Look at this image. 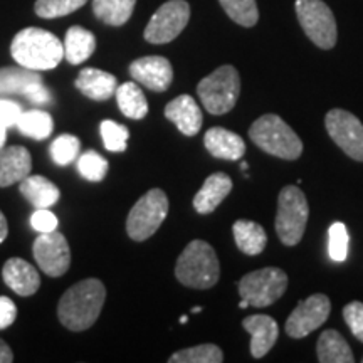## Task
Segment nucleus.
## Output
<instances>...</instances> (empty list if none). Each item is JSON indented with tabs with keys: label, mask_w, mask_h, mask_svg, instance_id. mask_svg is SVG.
<instances>
[{
	"label": "nucleus",
	"mask_w": 363,
	"mask_h": 363,
	"mask_svg": "<svg viewBox=\"0 0 363 363\" xmlns=\"http://www.w3.org/2000/svg\"><path fill=\"white\" fill-rule=\"evenodd\" d=\"M106 299V288L99 279L89 278L71 286L57 306L59 321L71 331H84L96 323Z\"/></svg>",
	"instance_id": "1"
},
{
	"label": "nucleus",
	"mask_w": 363,
	"mask_h": 363,
	"mask_svg": "<svg viewBox=\"0 0 363 363\" xmlns=\"http://www.w3.org/2000/svg\"><path fill=\"white\" fill-rule=\"evenodd\" d=\"M13 61L33 71H49L65 59V45L56 35L39 27H27L11 44Z\"/></svg>",
	"instance_id": "2"
},
{
	"label": "nucleus",
	"mask_w": 363,
	"mask_h": 363,
	"mask_svg": "<svg viewBox=\"0 0 363 363\" xmlns=\"http://www.w3.org/2000/svg\"><path fill=\"white\" fill-rule=\"evenodd\" d=\"M175 276L187 288L211 289L216 286L220 276V266L211 244L201 239L192 240L177 261Z\"/></svg>",
	"instance_id": "3"
},
{
	"label": "nucleus",
	"mask_w": 363,
	"mask_h": 363,
	"mask_svg": "<svg viewBox=\"0 0 363 363\" xmlns=\"http://www.w3.org/2000/svg\"><path fill=\"white\" fill-rule=\"evenodd\" d=\"M249 138L262 152L283 160H296L303 153V142L294 130L278 115H262L249 128Z\"/></svg>",
	"instance_id": "4"
},
{
	"label": "nucleus",
	"mask_w": 363,
	"mask_h": 363,
	"mask_svg": "<svg viewBox=\"0 0 363 363\" xmlns=\"http://www.w3.org/2000/svg\"><path fill=\"white\" fill-rule=\"evenodd\" d=\"M197 94L203 108L211 115L220 116L229 113L240 94V78L234 66H220L203 78L197 86Z\"/></svg>",
	"instance_id": "5"
},
{
	"label": "nucleus",
	"mask_w": 363,
	"mask_h": 363,
	"mask_svg": "<svg viewBox=\"0 0 363 363\" xmlns=\"http://www.w3.org/2000/svg\"><path fill=\"white\" fill-rule=\"evenodd\" d=\"M310 207L305 194L296 185H288L279 192L278 214H276V234L284 246L299 244L306 230Z\"/></svg>",
	"instance_id": "6"
},
{
	"label": "nucleus",
	"mask_w": 363,
	"mask_h": 363,
	"mask_svg": "<svg viewBox=\"0 0 363 363\" xmlns=\"http://www.w3.org/2000/svg\"><path fill=\"white\" fill-rule=\"evenodd\" d=\"M169 214V199L163 190L152 189L138 199L126 219V233L133 240H147L160 229Z\"/></svg>",
	"instance_id": "7"
},
{
	"label": "nucleus",
	"mask_w": 363,
	"mask_h": 363,
	"mask_svg": "<svg viewBox=\"0 0 363 363\" xmlns=\"http://www.w3.org/2000/svg\"><path fill=\"white\" fill-rule=\"evenodd\" d=\"M288 288V276L279 267H262L247 272L239 281V294L249 306L266 308L274 305Z\"/></svg>",
	"instance_id": "8"
},
{
	"label": "nucleus",
	"mask_w": 363,
	"mask_h": 363,
	"mask_svg": "<svg viewBox=\"0 0 363 363\" xmlns=\"http://www.w3.org/2000/svg\"><path fill=\"white\" fill-rule=\"evenodd\" d=\"M294 9L299 24L313 44L321 49L335 48L338 39L337 21L323 0H296Z\"/></svg>",
	"instance_id": "9"
},
{
	"label": "nucleus",
	"mask_w": 363,
	"mask_h": 363,
	"mask_svg": "<svg viewBox=\"0 0 363 363\" xmlns=\"http://www.w3.org/2000/svg\"><path fill=\"white\" fill-rule=\"evenodd\" d=\"M190 19V6L185 0H169L150 19L145 39L150 44H169L179 38Z\"/></svg>",
	"instance_id": "10"
},
{
	"label": "nucleus",
	"mask_w": 363,
	"mask_h": 363,
	"mask_svg": "<svg viewBox=\"0 0 363 363\" xmlns=\"http://www.w3.org/2000/svg\"><path fill=\"white\" fill-rule=\"evenodd\" d=\"M325 126L335 143L357 162H363V125L355 115L345 110H331Z\"/></svg>",
	"instance_id": "11"
},
{
	"label": "nucleus",
	"mask_w": 363,
	"mask_h": 363,
	"mask_svg": "<svg viewBox=\"0 0 363 363\" xmlns=\"http://www.w3.org/2000/svg\"><path fill=\"white\" fill-rule=\"evenodd\" d=\"M331 311L330 298L326 294L316 293L313 296L306 298L296 306L291 315H289L288 321H286V333L291 338H305L313 331L323 326V323L328 320Z\"/></svg>",
	"instance_id": "12"
},
{
	"label": "nucleus",
	"mask_w": 363,
	"mask_h": 363,
	"mask_svg": "<svg viewBox=\"0 0 363 363\" xmlns=\"http://www.w3.org/2000/svg\"><path fill=\"white\" fill-rule=\"evenodd\" d=\"M34 257L43 272L52 278L66 274L71 266L69 244L57 230L40 234L34 242Z\"/></svg>",
	"instance_id": "13"
},
{
	"label": "nucleus",
	"mask_w": 363,
	"mask_h": 363,
	"mask_svg": "<svg viewBox=\"0 0 363 363\" xmlns=\"http://www.w3.org/2000/svg\"><path fill=\"white\" fill-rule=\"evenodd\" d=\"M130 74L136 83L152 91H167L174 81V67L162 56H145L130 65Z\"/></svg>",
	"instance_id": "14"
},
{
	"label": "nucleus",
	"mask_w": 363,
	"mask_h": 363,
	"mask_svg": "<svg viewBox=\"0 0 363 363\" xmlns=\"http://www.w3.org/2000/svg\"><path fill=\"white\" fill-rule=\"evenodd\" d=\"M244 330L251 335V353L254 358H262L278 342L279 326L269 315H252L242 320Z\"/></svg>",
	"instance_id": "15"
},
{
	"label": "nucleus",
	"mask_w": 363,
	"mask_h": 363,
	"mask_svg": "<svg viewBox=\"0 0 363 363\" xmlns=\"http://www.w3.org/2000/svg\"><path fill=\"white\" fill-rule=\"evenodd\" d=\"M165 116L179 128L185 136H195L201 131L203 116L197 101L189 94L172 99L165 106Z\"/></svg>",
	"instance_id": "16"
},
{
	"label": "nucleus",
	"mask_w": 363,
	"mask_h": 363,
	"mask_svg": "<svg viewBox=\"0 0 363 363\" xmlns=\"http://www.w3.org/2000/svg\"><path fill=\"white\" fill-rule=\"evenodd\" d=\"M2 278L9 288L19 296H33L40 286L39 272L21 257H11L2 269Z\"/></svg>",
	"instance_id": "17"
},
{
	"label": "nucleus",
	"mask_w": 363,
	"mask_h": 363,
	"mask_svg": "<svg viewBox=\"0 0 363 363\" xmlns=\"http://www.w3.org/2000/svg\"><path fill=\"white\" fill-rule=\"evenodd\" d=\"M33 158L29 150L24 147H9L0 150V187L22 182L30 175Z\"/></svg>",
	"instance_id": "18"
},
{
	"label": "nucleus",
	"mask_w": 363,
	"mask_h": 363,
	"mask_svg": "<svg viewBox=\"0 0 363 363\" xmlns=\"http://www.w3.org/2000/svg\"><path fill=\"white\" fill-rule=\"evenodd\" d=\"M76 88L86 98L94 101H106L116 93L118 81L111 72L96 69V67H84L76 78Z\"/></svg>",
	"instance_id": "19"
},
{
	"label": "nucleus",
	"mask_w": 363,
	"mask_h": 363,
	"mask_svg": "<svg viewBox=\"0 0 363 363\" xmlns=\"http://www.w3.org/2000/svg\"><path fill=\"white\" fill-rule=\"evenodd\" d=\"M203 145L207 152L216 158L224 160H239L246 153V143L238 133L229 131L222 126H214L203 135Z\"/></svg>",
	"instance_id": "20"
},
{
	"label": "nucleus",
	"mask_w": 363,
	"mask_h": 363,
	"mask_svg": "<svg viewBox=\"0 0 363 363\" xmlns=\"http://www.w3.org/2000/svg\"><path fill=\"white\" fill-rule=\"evenodd\" d=\"M233 190V180L227 174L217 172L203 182L202 189L194 197V207L199 214H211Z\"/></svg>",
	"instance_id": "21"
},
{
	"label": "nucleus",
	"mask_w": 363,
	"mask_h": 363,
	"mask_svg": "<svg viewBox=\"0 0 363 363\" xmlns=\"http://www.w3.org/2000/svg\"><path fill=\"white\" fill-rule=\"evenodd\" d=\"M39 83H43L39 71L27 69L24 66L0 67V96H12V94L27 96V93Z\"/></svg>",
	"instance_id": "22"
},
{
	"label": "nucleus",
	"mask_w": 363,
	"mask_h": 363,
	"mask_svg": "<svg viewBox=\"0 0 363 363\" xmlns=\"http://www.w3.org/2000/svg\"><path fill=\"white\" fill-rule=\"evenodd\" d=\"M65 57L69 65H81L93 56L96 49V38L91 30L81 26H72L67 29L65 38Z\"/></svg>",
	"instance_id": "23"
},
{
	"label": "nucleus",
	"mask_w": 363,
	"mask_h": 363,
	"mask_svg": "<svg viewBox=\"0 0 363 363\" xmlns=\"http://www.w3.org/2000/svg\"><path fill=\"white\" fill-rule=\"evenodd\" d=\"M21 194L35 208H49L59 201V189L43 175H29L21 182Z\"/></svg>",
	"instance_id": "24"
},
{
	"label": "nucleus",
	"mask_w": 363,
	"mask_h": 363,
	"mask_svg": "<svg viewBox=\"0 0 363 363\" xmlns=\"http://www.w3.org/2000/svg\"><path fill=\"white\" fill-rule=\"evenodd\" d=\"M318 360L321 363H353L355 357L347 340L337 330H326L318 340Z\"/></svg>",
	"instance_id": "25"
},
{
	"label": "nucleus",
	"mask_w": 363,
	"mask_h": 363,
	"mask_svg": "<svg viewBox=\"0 0 363 363\" xmlns=\"http://www.w3.org/2000/svg\"><path fill=\"white\" fill-rule=\"evenodd\" d=\"M233 233L238 247L244 254H247V256H257V254L264 251L267 235L262 225L257 224V222L246 219L235 220L233 225Z\"/></svg>",
	"instance_id": "26"
},
{
	"label": "nucleus",
	"mask_w": 363,
	"mask_h": 363,
	"mask_svg": "<svg viewBox=\"0 0 363 363\" xmlns=\"http://www.w3.org/2000/svg\"><path fill=\"white\" fill-rule=\"evenodd\" d=\"M118 108L126 118L131 120H142L148 113V103L143 91L136 83H123L116 88Z\"/></svg>",
	"instance_id": "27"
},
{
	"label": "nucleus",
	"mask_w": 363,
	"mask_h": 363,
	"mask_svg": "<svg viewBox=\"0 0 363 363\" xmlns=\"http://www.w3.org/2000/svg\"><path fill=\"white\" fill-rule=\"evenodd\" d=\"M136 0H93V12L104 24L120 27L130 21Z\"/></svg>",
	"instance_id": "28"
},
{
	"label": "nucleus",
	"mask_w": 363,
	"mask_h": 363,
	"mask_svg": "<svg viewBox=\"0 0 363 363\" xmlns=\"http://www.w3.org/2000/svg\"><path fill=\"white\" fill-rule=\"evenodd\" d=\"M16 126L22 135L29 136V138L45 140L52 133L54 121L49 113H45L43 110H30L22 111Z\"/></svg>",
	"instance_id": "29"
},
{
	"label": "nucleus",
	"mask_w": 363,
	"mask_h": 363,
	"mask_svg": "<svg viewBox=\"0 0 363 363\" xmlns=\"http://www.w3.org/2000/svg\"><path fill=\"white\" fill-rule=\"evenodd\" d=\"M222 360H224V353L217 345L212 343L185 348L169 358L170 363H220Z\"/></svg>",
	"instance_id": "30"
},
{
	"label": "nucleus",
	"mask_w": 363,
	"mask_h": 363,
	"mask_svg": "<svg viewBox=\"0 0 363 363\" xmlns=\"http://www.w3.org/2000/svg\"><path fill=\"white\" fill-rule=\"evenodd\" d=\"M222 9L235 24L242 27H252L259 21L256 0H219Z\"/></svg>",
	"instance_id": "31"
},
{
	"label": "nucleus",
	"mask_w": 363,
	"mask_h": 363,
	"mask_svg": "<svg viewBox=\"0 0 363 363\" xmlns=\"http://www.w3.org/2000/svg\"><path fill=\"white\" fill-rule=\"evenodd\" d=\"M88 0H35L34 11L43 19H57L81 9Z\"/></svg>",
	"instance_id": "32"
},
{
	"label": "nucleus",
	"mask_w": 363,
	"mask_h": 363,
	"mask_svg": "<svg viewBox=\"0 0 363 363\" xmlns=\"http://www.w3.org/2000/svg\"><path fill=\"white\" fill-rule=\"evenodd\" d=\"M81 142L74 135H61L51 145V157L56 165L65 167L79 155Z\"/></svg>",
	"instance_id": "33"
},
{
	"label": "nucleus",
	"mask_w": 363,
	"mask_h": 363,
	"mask_svg": "<svg viewBox=\"0 0 363 363\" xmlns=\"http://www.w3.org/2000/svg\"><path fill=\"white\" fill-rule=\"evenodd\" d=\"M101 138L104 148L110 152L120 153L125 152L126 145H128L130 131L126 126L116 123V121L104 120L101 123Z\"/></svg>",
	"instance_id": "34"
},
{
	"label": "nucleus",
	"mask_w": 363,
	"mask_h": 363,
	"mask_svg": "<svg viewBox=\"0 0 363 363\" xmlns=\"http://www.w3.org/2000/svg\"><path fill=\"white\" fill-rule=\"evenodd\" d=\"M348 230L343 222H335L328 229V254L335 262H343L348 256Z\"/></svg>",
	"instance_id": "35"
},
{
	"label": "nucleus",
	"mask_w": 363,
	"mask_h": 363,
	"mask_svg": "<svg viewBox=\"0 0 363 363\" xmlns=\"http://www.w3.org/2000/svg\"><path fill=\"white\" fill-rule=\"evenodd\" d=\"M78 170L86 180L101 182L108 174V162L96 152H86L79 157Z\"/></svg>",
	"instance_id": "36"
},
{
	"label": "nucleus",
	"mask_w": 363,
	"mask_h": 363,
	"mask_svg": "<svg viewBox=\"0 0 363 363\" xmlns=\"http://www.w3.org/2000/svg\"><path fill=\"white\" fill-rule=\"evenodd\" d=\"M345 323L352 330L353 337L363 343V303L352 301L343 308Z\"/></svg>",
	"instance_id": "37"
},
{
	"label": "nucleus",
	"mask_w": 363,
	"mask_h": 363,
	"mask_svg": "<svg viewBox=\"0 0 363 363\" xmlns=\"http://www.w3.org/2000/svg\"><path fill=\"white\" fill-rule=\"evenodd\" d=\"M30 225L40 234L52 233L57 229V217L48 208H35V212L30 216Z\"/></svg>",
	"instance_id": "38"
},
{
	"label": "nucleus",
	"mask_w": 363,
	"mask_h": 363,
	"mask_svg": "<svg viewBox=\"0 0 363 363\" xmlns=\"http://www.w3.org/2000/svg\"><path fill=\"white\" fill-rule=\"evenodd\" d=\"M21 115L22 108L19 103L11 101V99L7 98H0V126H4V128L16 126Z\"/></svg>",
	"instance_id": "39"
},
{
	"label": "nucleus",
	"mask_w": 363,
	"mask_h": 363,
	"mask_svg": "<svg viewBox=\"0 0 363 363\" xmlns=\"http://www.w3.org/2000/svg\"><path fill=\"white\" fill-rule=\"evenodd\" d=\"M17 308L12 299L7 296H0V330H6L16 321Z\"/></svg>",
	"instance_id": "40"
},
{
	"label": "nucleus",
	"mask_w": 363,
	"mask_h": 363,
	"mask_svg": "<svg viewBox=\"0 0 363 363\" xmlns=\"http://www.w3.org/2000/svg\"><path fill=\"white\" fill-rule=\"evenodd\" d=\"M27 99H29L30 103H35V104H48L51 101V93H49V89L45 88L43 83L35 84L33 89L27 93Z\"/></svg>",
	"instance_id": "41"
},
{
	"label": "nucleus",
	"mask_w": 363,
	"mask_h": 363,
	"mask_svg": "<svg viewBox=\"0 0 363 363\" xmlns=\"http://www.w3.org/2000/svg\"><path fill=\"white\" fill-rule=\"evenodd\" d=\"M13 362V353L11 350V347L4 342V340H0V363H11Z\"/></svg>",
	"instance_id": "42"
},
{
	"label": "nucleus",
	"mask_w": 363,
	"mask_h": 363,
	"mask_svg": "<svg viewBox=\"0 0 363 363\" xmlns=\"http://www.w3.org/2000/svg\"><path fill=\"white\" fill-rule=\"evenodd\" d=\"M7 234H9V225H7V219H6V216H4L2 212H0V244H2L4 240H6Z\"/></svg>",
	"instance_id": "43"
},
{
	"label": "nucleus",
	"mask_w": 363,
	"mask_h": 363,
	"mask_svg": "<svg viewBox=\"0 0 363 363\" xmlns=\"http://www.w3.org/2000/svg\"><path fill=\"white\" fill-rule=\"evenodd\" d=\"M6 136H7V128L0 126V150L4 148V143H6Z\"/></svg>",
	"instance_id": "44"
},
{
	"label": "nucleus",
	"mask_w": 363,
	"mask_h": 363,
	"mask_svg": "<svg viewBox=\"0 0 363 363\" xmlns=\"http://www.w3.org/2000/svg\"><path fill=\"white\" fill-rule=\"evenodd\" d=\"M249 306V303L246 301V299H242V301L239 303V308H242V310H246V308Z\"/></svg>",
	"instance_id": "45"
},
{
	"label": "nucleus",
	"mask_w": 363,
	"mask_h": 363,
	"mask_svg": "<svg viewBox=\"0 0 363 363\" xmlns=\"http://www.w3.org/2000/svg\"><path fill=\"white\" fill-rule=\"evenodd\" d=\"M187 320H189V316H187V315H184V316L180 318V323H182V325H184V323H187Z\"/></svg>",
	"instance_id": "46"
},
{
	"label": "nucleus",
	"mask_w": 363,
	"mask_h": 363,
	"mask_svg": "<svg viewBox=\"0 0 363 363\" xmlns=\"http://www.w3.org/2000/svg\"><path fill=\"white\" fill-rule=\"evenodd\" d=\"M202 311V308L201 306H195L194 310H192V313H201Z\"/></svg>",
	"instance_id": "47"
},
{
	"label": "nucleus",
	"mask_w": 363,
	"mask_h": 363,
	"mask_svg": "<svg viewBox=\"0 0 363 363\" xmlns=\"http://www.w3.org/2000/svg\"><path fill=\"white\" fill-rule=\"evenodd\" d=\"M247 163L246 162H242V165H240V169H242V170H247Z\"/></svg>",
	"instance_id": "48"
}]
</instances>
